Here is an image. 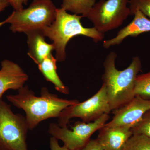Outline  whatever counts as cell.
Here are the masks:
<instances>
[{
	"mask_svg": "<svg viewBox=\"0 0 150 150\" xmlns=\"http://www.w3.org/2000/svg\"><path fill=\"white\" fill-rule=\"evenodd\" d=\"M133 16V20L119 30L115 37L103 41L104 48H109L119 45L129 36L136 37L142 33L150 31V20L147 17L139 10L136 11Z\"/></svg>",
	"mask_w": 150,
	"mask_h": 150,
	"instance_id": "7c38bea8",
	"label": "cell"
},
{
	"mask_svg": "<svg viewBox=\"0 0 150 150\" xmlns=\"http://www.w3.org/2000/svg\"><path fill=\"white\" fill-rule=\"evenodd\" d=\"M132 135L131 128L129 127L104 125L99 129L97 139L104 150H123Z\"/></svg>",
	"mask_w": 150,
	"mask_h": 150,
	"instance_id": "8fae6325",
	"label": "cell"
},
{
	"mask_svg": "<svg viewBox=\"0 0 150 150\" xmlns=\"http://www.w3.org/2000/svg\"><path fill=\"white\" fill-rule=\"evenodd\" d=\"M79 150H104L97 139H91L82 149Z\"/></svg>",
	"mask_w": 150,
	"mask_h": 150,
	"instance_id": "ffe728a7",
	"label": "cell"
},
{
	"mask_svg": "<svg viewBox=\"0 0 150 150\" xmlns=\"http://www.w3.org/2000/svg\"><path fill=\"white\" fill-rule=\"evenodd\" d=\"M0 70V99L9 90H18L24 86L28 76L18 64L10 60L1 62Z\"/></svg>",
	"mask_w": 150,
	"mask_h": 150,
	"instance_id": "30bf717a",
	"label": "cell"
},
{
	"mask_svg": "<svg viewBox=\"0 0 150 150\" xmlns=\"http://www.w3.org/2000/svg\"><path fill=\"white\" fill-rule=\"evenodd\" d=\"M134 93L146 99H150V72L137 75L134 84Z\"/></svg>",
	"mask_w": 150,
	"mask_h": 150,
	"instance_id": "2e32d148",
	"label": "cell"
},
{
	"mask_svg": "<svg viewBox=\"0 0 150 150\" xmlns=\"http://www.w3.org/2000/svg\"><path fill=\"white\" fill-rule=\"evenodd\" d=\"M106 88L103 83L94 95L83 102L70 105L64 109L58 117V125L67 126L70 119L79 118L85 123L95 121L104 114L111 112Z\"/></svg>",
	"mask_w": 150,
	"mask_h": 150,
	"instance_id": "52a82bcc",
	"label": "cell"
},
{
	"mask_svg": "<svg viewBox=\"0 0 150 150\" xmlns=\"http://www.w3.org/2000/svg\"><path fill=\"white\" fill-rule=\"evenodd\" d=\"M110 116L104 114L93 122L85 123L78 121L71 126L61 127L56 123H51L48 126V132L52 137L60 140L70 150H79L83 148L90 140L91 137L101 129L109 120Z\"/></svg>",
	"mask_w": 150,
	"mask_h": 150,
	"instance_id": "ba28073f",
	"label": "cell"
},
{
	"mask_svg": "<svg viewBox=\"0 0 150 150\" xmlns=\"http://www.w3.org/2000/svg\"><path fill=\"white\" fill-rule=\"evenodd\" d=\"M56 9L51 0H33L28 8L14 11L7 18L0 22V27L9 23L12 32L25 34L42 30L55 20Z\"/></svg>",
	"mask_w": 150,
	"mask_h": 150,
	"instance_id": "277c9868",
	"label": "cell"
},
{
	"mask_svg": "<svg viewBox=\"0 0 150 150\" xmlns=\"http://www.w3.org/2000/svg\"><path fill=\"white\" fill-rule=\"evenodd\" d=\"M57 62L56 58L51 54L38 65V69L46 80L54 85L57 91L65 94H68L69 88L62 82L57 74Z\"/></svg>",
	"mask_w": 150,
	"mask_h": 150,
	"instance_id": "5bb4252c",
	"label": "cell"
},
{
	"mask_svg": "<svg viewBox=\"0 0 150 150\" xmlns=\"http://www.w3.org/2000/svg\"><path fill=\"white\" fill-rule=\"evenodd\" d=\"M150 110V99L135 96L131 101L123 106L113 110L112 120L105 125L110 127H127L132 128Z\"/></svg>",
	"mask_w": 150,
	"mask_h": 150,
	"instance_id": "9c48e42d",
	"label": "cell"
},
{
	"mask_svg": "<svg viewBox=\"0 0 150 150\" xmlns=\"http://www.w3.org/2000/svg\"><path fill=\"white\" fill-rule=\"evenodd\" d=\"M96 3V0H63L61 8L84 17Z\"/></svg>",
	"mask_w": 150,
	"mask_h": 150,
	"instance_id": "9a60e30c",
	"label": "cell"
},
{
	"mask_svg": "<svg viewBox=\"0 0 150 150\" xmlns=\"http://www.w3.org/2000/svg\"><path fill=\"white\" fill-rule=\"evenodd\" d=\"M29 130L25 117L15 114L10 105L0 99V150H28Z\"/></svg>",
	"mask_w": 150,
	"mask_h": 150,
	"instance_id": "5b68a950",
	"label": "cell"
},
{
	"mask_svg": "<svg viewBox=\"0 0 150 150\" xmlns=\"http://www.w3.org/2000/svg\"><path fill=\"white\" fill-rule=\"evenodd\" d=\"M133 134H142L150 138V110L131 129Z\"/></svg>",
	"mask_w": 150,
	"mask_h": 150,
	"instance_id": "ac0fdd59",
	"label": "cell"
},
{
	"mask_svg": "<svg viewBox=\"0 0 150 150\" xmlns=\"http://www.w3.org/2000/svg\"><path fill=\"white\" fill-rule=\"evenodd\" d=\"M10 5L15 10H21L23 9V6L27 4L28 0H8Z\"/></svg>",
	"mask_w": 150,
	"mask_h": 150,
	"instance_id": "44dd1931",
	"label": "cell"
},
{
	"mask_svg": "<svg viewBox=\"0 0 150 150\" xmlns=\"http://www.w3.org/2000/svg\"><path fill=\"white\" fill-rule=\"evenodd\" d=\"M117 54L112 51L106 56L103 67L102 79L105 86L111 110L120 108L135 97L134 84L137 75L142 69L139 57L135 56L129 67L119 71L115 67Z\"/></svg>",
	"mask_w": 150,
	"mask_h": 150,
	"instance_id": "7a4b0ae2",
	"label": "cell"
},
{
	"mask_svg": "<svg viewBox=\"0 0 150 150\" xmlns=\"http://www.w3.org/2000/svg\"><path fill=\"white\" fill-rule=\"evenodd\" d=\"M9 5L8 0H0V13Z\"/></svg>",
	"mask_w": 150,
	"mask_h": 150,
	"instance_id": "603a6c76",
	"label": "cell"
},
{
	"mask_svg": "<svg viewBox=\"0 0 150 150\" xmlns=\"http://www.w3.org/2000/svg\"><path fill=\"white\" fill-rule=\"evenodd\" d=\"M50 147L51 150H70L64 145L61 146L59 145L58 140L54 137L50 138Z\"/></svg>",
	"mask_w": 150,
	"mask_h": 150,
	"instance_id": "7402d4cb",
	"label": "cell"
},
{
	"mask_svg": "<svg viewBox=\"0 0 150 150\" xmlns=\"http://www.w3.org/2000/svg\"><path fill=\"white\" fill-rule=\"evenodd\" d=\"M28 47V54L30 58L39 64L45 58L52 54L55 50L54 44H49L45 41L42 30H36L26 33Z\"/></svg>",
	"mask_w": 150,
	"mask_h": 150,
	"instance_id": "4fadbf2b",
	"label": "cell"
},
{
	"mask_svg": "<svg viewBox=\"0 0 150 150\" xmlns=\"http://www.w3.org/2000/svg\"><path fill=\"white\" fill-rule=\"evenodd\" d=\"M18 91L17 94L7 95L6 98L14 106L24 110L30 130L46 119L58 118L66 108L79 102L77 100L59 98L45 87L41 89L40 96H36L28 86H23Z\"/></svg>",
	"mask_w": 150,
	"mask_h": 150,
	"instance_id": "6da1fadb",
	"label": "cell"
},
{
	"mask_svg": "<svg viewBox=\"0 0 150 150\" xmlns=\"http://www.w3.org/2000/svg\"><path fill=\"white\" fill-rule=\"evenodd\" d=\"M82 18V16L71 14L63 9L57 8L54 21L42 30L44 36L53 41L57 62L65 61L67 43L75 36L84 35L91 38L96 43L104 39V33L98 31L94 27H84L81 22Z\"/></svg>",
	"mask_w": 150,
	"mask_h": 150,
	"instance_id": "3957f363",
	"label": "cell"
},
{
	"mask_svg": "<svg viewBox=\"0 0 150 150\" xmlns=\"http://www.w3.org/2000/svg\"><path fill=\"white\" fill-rule=\"evenodd\" d=\"M130 15L133 16L137 10L150 18V0H129Z\"/></svg>",
	"mask_w": 150,
	"mask_h": 150,
	"instance_id": "d6986e66",
	"label": "cell"
},
{
	"mask_svg": "<svg viewBox=\"0 0 150 150\" xmlns=\"http://www.w3.org/2000/svg\"><path fill=\"white\" fill-rule=\"evenodd\" d=\"M129 0H100L84 16L104 33L121 26L130 15Z\"/></svg>",
	"mask_w": 150,
	"mask_h": 150,
	"instance_id": "8992f818",
	"label": "cell"
},
{
	"mask_svg": "<svg viewBox=\"0 0 150 150\" xmlns=\"http://www.w3.org/2000/svg\"><path fill=\"white\" fill-rule=\"evenodd\" d=\"M123 150H150V138L142 134H133Z\"/></svg>",
	"mask_w": 150,
	"mask_h": 150,
	"instance_id": "e0dca14e",
	"label": "cell"
}]
</instances>
